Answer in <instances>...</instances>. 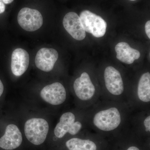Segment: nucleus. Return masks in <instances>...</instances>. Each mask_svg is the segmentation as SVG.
<instances>
[{
    "mask_svg": "<svg viewBox=\"0 0 150 150\" xmlns=\"http://www.w3.org/2000/svg\"><path fill=\"white\" fill-rule=\"evenodd\" d=\"M59 58L58 52L53 48H43L38 51L35 56L36 67L43 71H51Z\"/></svg>",
    "mask_w": 150,
    "mask_h": 150,
    "instance_id": "obj_12",
    "label": "nucleus"
},
{
    "mask_svg": "<svg viewBox=\"0 0 150 150\" xmlns=\"http://www.w3.org/2000/svg\"><path fill=\"white\" fill-rule=\"evenodd\" d=\"M73 88L78 107L81 109H88L100 99V86L93 82L87 72H83L75 80Z\"/></svg>",
    "mask_w": 150,
    "mask_h": 150,
    "instance_id": "obj_3",
    "label": "nucleus"
},
{
    "mask_svg": "<svg viewBox=\"0 0 150 150\" xmlns=\"http://www.w3.org/2000/svg\"><path fill=\"white\" fill-rule=\"evenodd\" d=\"M134 111L128 103L100 99L88 109V127L100 136L119 135L127 129Z\"/></svg>",
    "mask_w": 150,
    "mask_h": 150,
    "instance_id": "obj_1",
    "label": "nucleus"
},
{
    "mask_svg": "<svg viewBox=\"0 0 150 150\" xmlns=\"http://www.w3.org/2000/svg\"><path fill=\"white\" fill-rule=\"evenodd\" d=\"M63 23L65 29L76 40H81L85 38V30L80 17L76 13L71 12L67 13L64 17Z\"/></svg>",
    "mask_w": 150,
    "mask_h": 150,
    "instance_id": "obj_11",
    "label": "nucleus"
},
{
    "mask_svg": "<svg viewBox=\"0 0 150 150\" xmlns=\"http://www.w3.org/2000/svg\"><path fill=\"white\" fill-rule=\"evenodd\" d=\"M1 1L4 4H8L12 2L14 0H1Z\"/></svg>",
    "mask_w": 150,
    "mask_h": 150,
    "instance_id": "obj_21",
    "label": "nucleus"
},
{
    "mask_svg": "<svg viewBox=\"0 0 150 150\" xmlns=\"http://www.w3.org/2000/svg\"><path fill=\"white\" fill-rule=\"evenodd\" d=\"M88 109L79 108L77 112L67 111L62 114L54 130L55 136L62 139L67 134L76 136L89 129L87 122Z\"/></svg>",
    "mask_w": 150,
    "mask_h": 150,
    "instance_id": "obj_4",
    "label": "nucleus"
},
{
    "mask_svg": "<svg viewBox=\"0 0 150 150\" xmlns=\"http://www.w3.org/2000/svg\"><path fill=\"white\" fill-rule=\"evenodd\" d=\"M103 85L100 86V99L128 103L129 87L124 82L120 71L112 66L105 67Z\"/></svg>",
    "mask_w": 150,
    "mask_h": 150,
    "instance_id": "obj_2",
    "label": "nucleus"
},
{
    "mask_svg": "<svg viewBox=\"0 0 150 150\" xmlns=\"http://www.w3.org/2000/svg\"><path fill=\"white\" fill-rule=\"evenodd\" d=\"M79 17L86 32L96 38L102 37L105 34L107 23L101 17L88 10L82 11Z\"/></svg>",
    "mask_w": 150,
    "mask_h": 150,
    "instance_id": "obj_7",
    "label": "nucleus"
},
{
    "mask_svg": "<svg viewBox=\"0 0 150 150\" xmlns=\"http://www.w3.org/2000/svg\"><path fill=\"white\" fill-rule=\"evenodd\" d=\"M127 127L134 135L149 136L150 109L134 110L129 118Z\"/></svg>",
    "mask_w": 150,
    "mask_h": 150,
    "instance_id": "obj_8",
    "label": "nucleus"
},
{
    "mask_svg": "<svg viewBox=\"0 0 150 150\" xmlns=\"http://www.w3.org/2000/svg\"><path fill=\"white\" fill-rule=\"evenodd\" d=\"M40 95L44 101L54 105L63 104L66 101L67 97L65 87L59 82L54 83L44 87Z\"/></svg>",
    "mask_w": 150,
    "mask_h": 150,
    "instance_id": "obj_10",
    "label": "nucleus"
},
{
    "mask_svg": "<svg viewBox=\"0 0 150 150\" xmlns=\"http://www.w3.org/2000/svg\"><path fill=\"white\" fill-rule=\"evenodd\" d=\"M18 22L20 26L26 31H35L39 29L43 24V18L37 10L24 8L19 12Z\"/></svg>",
    "mask_w": 150,
    "mask_h": 150,
    "instance_id": "obj_9",
    "label": "nucleus"
},
{
    "mask_svg": "<svg viewBox=\"0 0 150 150\" xmlns=\"http://www.w3.org/2000/svg\"><path fill=\"white\" fill-rule=\"evenodd\" d=\"M22 135L18 127L11 124L6 128L5 133L0 138V148L12 150L18 148L22 142Z\"/></svg>",
    "mask_w": 150,
    "mask_h": 150,
    "instance_id": "obj_13",
    "label": "nucleus"
},
{
    "mask_svg": "<svg viewBox=\"0 0 150 150\" xmlns=\"http://www.w3.org/2000/svg\"><path fill=\"white\" fill-rule=\"evenodd\" d=\"M4 90V85L2 82L1 81L0 79V97L1 96Z\"/></svg>",
    "mask_w": 150,
    "mask_h": 150,
    "instance_id": "obj_20",
    "label": "nucleus"
},
{
    "mask_svg": "<svg viewBox=\"0 0 150 150\" xmlns=\"http://www.w3.org/2000/svg\"><path fill=\"white\" fill-rule=\"evenodd\" d=\"M115 49L117 53V59L126 64H132L135 60L140 58L139 51L131 48L126 42L118 43L115 46Z\"/></svg>",
    "mask_w": 150,
    "mask_h": 150,
    "instance_id": "obj_15",
    "label": "nucleus"
},
{
    "mask_svg": "<svg viewBox=\"0 0 150 150\" xmlns=\"http://www.w3.org/2000/svg\"><path fill=\"white\" fill-rule=\"evenodd\" d=\"M146 34L149 38H150V21H149L146 23L145 26Z\"/></svg>",
    "mask_w": 150,
    "mask_h": 150,
    "instance_id": "obj_17",
    "label": "nucleus"
},
{
    "mask_svg": "<svg viewBox=\"0 0 150 150\" xmlns=\"http://www.w3.org/2000/svg\"><path fill=\"white\" fill-rule=\"evenodd\" d=\"M84 138L75 137L67 141L66 146L69 150H98V144L96 140L92 139V137H86V132Z\"/></svg>",
    "mask_w": 150,
    "mask_h": 150,
    "instance_id": "obj_16",
    "label": "nucleus"
},
{
    "mask_svg": "<svg viewBox=\"0 0 150 150\" xmlns=\"http://www.w3.org/2000/svg\"><path fill=\"white\" fill-rule=\"evenodd\" d=\"M29 55L22 48L14 50L11 56V69L15 76H21L27 70L29 64Z\"/></svg>",
    "mask_w": 150,
    "mask_h": 150,
    "instance_id": "obj_14",
    "label": "nucleus"
},
{
    "mask_svg": "<svg viewBox=\"0 0 150 150\" xmlns=\"http://www.w3.org/2000/svg\"><path fill=\"white\" fill-rule=\"evenodd\" d=\"M130 1H136V0H130Z\"/></svg>",
    "mask_w": 150,
    "mask_h": 150,
    "instance_id": "obj_22",
    "label": "nucleus"
},
{
    "mask_svg": "<svg viewBox=\"0 0 150 150\" xmlns=\"http://www.w3.org/2000/svg\"><path fill=\"white\" fill-rule=\"evenodd\" d=\"M128 103L134 110L150 109V73H143L137 85L129 86Z\"/></svg>",
    "mask_w": 150,
    "mask_h": 150,
    "instance_id": "obj_5",
    "label": "nucleus"
},
{
    "mask_svg": "<svg viewBox=\"0 0 150 150\" xmlns=\"http://www.w3.org/2000/svg\"><path fill=\"white\" fill-rule=\"evenodd\" d=\"M49 131V125L45 119L32 118L25 124V137L33 144L39 145L45 142Z\"/></svg>",
    "mask_w": 150,
    "mask_h": 150,
    "instance_id": "obj_6",
    "label": "nucleus"
},
{
    "mask_svg": "<svg viewBox=\"0 0 150 150\" xmlns=\"http://www.w3.org/2000/svg\"><path fill=\"white\" fill-rule=\"evenodd\" d=\"M126 150H141L139 147L136 145H131L128 146L126 148Z\"/></svg>",
    "mask_w": 150,
    "mask_h": 150,
    "instance_id": "obj_18",
    "label": "nucleus"
},
{
    "mask_svg": "<svg viewBox=\"0 0 150 150\" xmlns=\"http://www.w3.org/2000/svg\"><path fill=\"white\" fill-rule=\"evenodd\" d=\"M5 5L0 0V14L3 13L5 11Z\"/></svg>",
    "mask_w": 150,
    "mask_h": 150,
    "instance_id": "obj_19",
    "label": "nucleus"
}]
</instances>
